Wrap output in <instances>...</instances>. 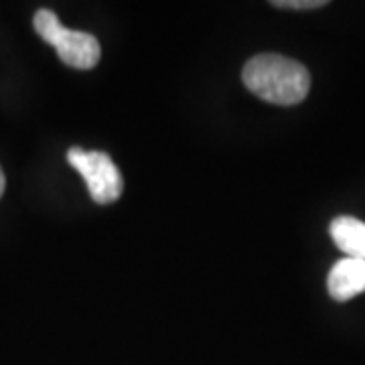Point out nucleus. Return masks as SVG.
Instances as JSON below:
<instances>
[{"mask_svg":"<svg viewBox=\"0 0 365 365\" xmlns=\"http://www.w3.org/2000/svg\"><path fill=\"white\" fill-rule=\"evenodd\" d=\"M327 290L333 300H351L353 297L365 292V260L343 258L329 272Z\"/></svg>","mask_w":365,"mask_h":365,"instance_id":"20e7f679","label":"nucleus"},{"mask_svg":"<svg viewBox=\"0 0 365 365\" xmlns=\"http://www.w3.org/2000/svg\"><path fill=\"white\" fill-rule=\"evenodd\" d=\"M272 4L274 6H282V9L307 11V9H321V6H325L327 0H276Z\"/></svg>","mask_w":365,"mask_h":365,"instance_id":"423d86ee","label":"nucleus"},{"mask_svg":"<svg viewBox=\"0 0 365 365\" xmlns=\"http://www.w3.org/2000/svg\"><path fill=\"white\" fill-rule=\"evenodd\" d=\"M33 25L41 39L47 41L57 49L59 59L66 66L76 67V69H91L100 61L102 49H100L98 39L90 33L66 29L61 25L59 16L49 9L37 11Z\"/></svg>","mask_w":365,"mask_h":365,"instance_id":"f03ea898","label":"nucleus"},{"mask_svg":"<svg viewBox=\"0 0 365 365\" xmlns=\"http://www.w3.org/2000/svg\"><path fill=\"white\" fill-rule=\"evenodd\" d=\"M331 237L347 258L365 260V223L355 217H337L331 223Z\"/></svg>","mask_w":365,"mask_h":365,"instance_id":"39448f33","label":"nucleus"},{"mask_svg":"<svg viewBox=\"0 0 365 365\" xmlns=\"http://www.w3.org/2000/svg\"><path fill=\"white\" fill-rule=\"evenodd\" d=\"M242 78L252 93L278 106L299 104L311 90L309 69L290 57L274 53L252 57Z\"/></svg>","mask_w":365,"mask_h":365,"instance_id":"f257e3e1","label":"nucleus"},{"mask_svg":"<svg viewBox=\"0 0 365 365\" xmlns=\"http://www.w3.org/2000/svg\"><path fill=\"white\" fill-rule=\"evenodd\" d=\"M4 187H6V181H4V173H2V169H0V197H2V193H4Z\"/></svg>","mask_w":365,"mask_h":365,"instance_id":"0eeeda50","label":"nucleus"},{"mask_svg":"<svg viewBox=\"0 0 365 365\" xmlns=\"http://www.w3.org/2000/svg\"><path fill=\"white\" fill-rule=\"evenodd\" d=\"M67 160L83 177L88 191L96 203L108 205L122 195L124 181L110 155L98 153V150H83L76 146V148H69Z\"/></svg>","mask_w":365,"mask_h":365,"instance_id":"7ed1b4c3","label":"nucleus"}]
</instances>
